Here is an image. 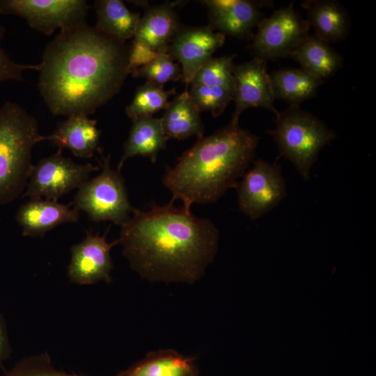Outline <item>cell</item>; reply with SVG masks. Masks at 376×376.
I'll use <instances>...</instances> for the list:
<instances>
[{
	"mask_svg": "<svg viewBox=\"0 0 376 376\" xmlns=\"http://www.w3.org/2000/svg\"><path fill=\"white\" fill-rule=\"evenodd\" d=\"M130 47L86 23L60 31L39 64L38 88L55 116H89L121 89Z\"/></svg>",
	"mask_w": 376,
	"mask_h": 376,
	"instance_id": "cell-1",
	"label": "cell"
},
{
	"mask_svg": "<svg viewBox=\"0 0 376 376\" xmlns=\"http://www.w3.org/2000/svg\"><path fill=\"white\" fill-rule=\"evenodd\" d=\"M173 203L154 204L146 211L133 208L120 226L118 242L132 268L142 277L191 283L214 259L219 230L210 219Z\"/></svg>",
	"mask_w": 376,
	"mask_h": 376,
	"instance_id": "cell-2",
	"label": "cell"
},
{
	"mask_svg": "<svg viewBox=\"0 0 376 376\" xmlns=\"http://www.w3.org/2000/svg\"><path fill=\"white\" fill-rule=\"evenodd\" d=\"M260 137L230 122L207 136L198 139L163 177L172 200H180L190 210L194 203L219 200L235 187L253 162Z\"/></svg>",
	"mask_w": 376,
	"mask_h": 376,
	"instance_id": "cell-3",
	"label": "cell"
},
{
	"mask_svg": "<svg viewBox=\"0 0 376 376\" xmlns=\"http://www.w3.org/2000/svg\"><path fill=\"white\" fill-rule=\"evenodd\" d=\"M45 140L36 118L22 106L8 101L0 107V205L24 192L33 166L32 149Z\"/></svg>",
	"mask_w": 376,
	"mask_h": 376,
	"instance_id": "cell-4",
	"label": "cell"
},
{
	"mask_svg": "<svg viewBox=\"0 0 376 376\" xmlns=\"http://www.w3.org/2000/svg\"><path fill=\"white\" fill-rule=\"evenodd\" d=\"M275 127L268 130L279 153L301 176L308 180L320 151L336 137L335 132L299 105H290L275 115Z\"/></svg>",
	"mask_w": 376,
	"mask_h": 376,
	"instance_id": "cell-5",
	"label": "cell"
},
{
	"mask_svg": "<svg viewBox=\"0 0 376 376\" xmlns=\"http://www.w3.org/2000/svg\"><path fill=\"white\" fill-rule=\"evenodd\" d=\"M110 158L111 155L102 157L100 173L79 188L72 203L93 221H109L121 226L130 218L133 207L124 179L119 171L111 169Z\"/></svg>",
	"mask_w": 376,
	"mask_h": 376,
	"instance_id": "cell-6",
	"label": "cell"
},
{
	"mask_svg": "<svg viewBox=\"0 0 376 376\" xmlns=\"http://www.w3.org/2000/svg\"><path fill=\"white\" fill-rule=\"evenodd\" d=\"M62 151L58 149L54 154L33 165L24 197L57 201L60 197L81 187L89 180L91 173L100 169V166L91 163H75L63 156Z\"/></svg>",
	"mask_w": 376,
	"mask_h": 376,
	"instance_id": "cell-7",
	"label": "cell"
},
{
	"mask_svg": "<svg viewBox=\"0 0 376 376\" xmlns=\"http://www.w3.org/2000/svg\"><path fill=\"white\" fill-rule=\"evenodd\" d=\"M88 9L85 0H0V15L21 17L46 36L86 24Z\"/></svg>",
	"mask_w": 376,
	"mask_h": 376,
	"instance_id": "cell-8",
	"label": "cell"
},
{
	"mask_svg": "<svg viewBox=\"0 0 376 376\" xmlns=\"http://www.w3.org/2000/svg\"><path fill=\"white\" fill-rule=\"evenodd\" d=\"M306 19L294 9L293 4L275 10L257 26L251 48L256 57L274 60L292 56L308 36Z\"/></svg>",
	"mask_w": 376,
	"mask_h": 376,
	"instance_id": "cell-9",
	"label": "cell"
},
{
	"mask_svg": "<svg viewBox=\"0 0 376 376\" xmlns=\"http://www.w3.org/2000/svg\"><path fill=\"white\" fill-rule=\"evenodd\" d=\"M235 188L240 210L251 219L268 213L287 193L281 166L262 159L253 161Z\"/></svg>",
	"mask_w": 376,
	"mask_h": 376,
	"instance_id": "cell-10",
	"label": "cell"
},
{
	"mask_svg": "<svg viewBox=\"0 0 376 376\" xmlns=\"http://www.w3.org/2000/svg\"><path fill=\"white\" fill-rule=\"evenodd\" d=\"M226 36L206 26L181 27L171 41L167 54L181 65L182 81L191 84L197 71L225 42Z\"/></svg>",
	"mask_w": 376,
	"mask_h": 376,
	"instance_id": "cell-11",
	"label": "cell"
},
{
	"mask_svg": "<svg viewBox=\"0 0 376 376\" xmlns=\"http://www.w3.org/2000/svg\"><path fill=\"white\" fill-rule=\"evenodd\" d=\"M234 79L233 97L235 103L231 122L239 123L242 113L249 108L261 107L275 115L279 111L274 107V95L266 61L258 57L233 68Z\"/></svg>",
	"mask_w": 376,
	"mask_h": 376,
	"instance_id": "cell-12",
	"label": "cell"
},
{
	"mask_svg": "<svg viewBox=\"0 0 376 376\" xmlns=\"http://www.w3.org/2000/svg\"><path fill=\"white\" fill-rule=\"evenodd\" d=\"M118 240L108 242L105 235H93L86 233L84 240L72 246L68 276L71 281L79 285H89L100 281L109 282L113 263L111 248Z\"/></svg>",
	"mask_w": 376,
	"mask_h": 376,
	"instance_id": "cell-13",
	"label": "cell"
},
{
	"mask_svg": "<svg viewBox=\"0 0 376 376\" xmlns=\"http://www.w3.org/2000/svg\"><path fill=\"white\" fill-rule=\"evenodd\" d=\"M209 26L224 36L242 39L252 35L253 29L264 18L261 3L248 0H205Z\"/></svg>",
	"mask_w": 376,
	"mask_h": 376,
	"instance_id": "cell-14",
	"label": "cell"
},
{
	"mask_svg": "<svg viewBox=\"0 0 376 376\" xmlns=\"http://www.w3.org/2000/svg\"><path fill=\"white\" fill-rule=\"evenodd\" d=\"M52 200L30 199L22 205L15 220L22 228L23 236H43L49 230L66 223H75L79 219V211Z\"/></svg>",
	"mask_w": 376,
	"mask_h": 376,
	"instance_id": "cell-15",
	"label": "cell"
},
{
	"mask_svg": "<svg viewBox=\"0 0 376 376\" xmlns=\"http://www.w3.org/2000/svg\"><path fill=\"white\" fill-rule=\"evenodd\" d=\"M101 132L97 121L85 114H74L60 123L54 132L46 136L58 150L68 149L76 157L91 158L99 151Z\"/></svg>",
	"mask_w": 376,
	"mask_h": 376,
	"instance_id": "cell-16",
	"label": "cell"
},
{
	"mask_svg": "<svg viewBox=\"0 0 376 376\" xmlns=\"http://www.w3.org/2000/svg\"><path fill=\"white\" fill-rule=\"evenodd\" d=\"M177 2H166L149 7L141 16L134 38L145 42L159 54H166L168 47L182 27L174 8Z\"/></svg>",
	"mask_w": 376,
	"mask_h": 376,
	"instance_id": "cell-17",
	"label": "cell"
},
{
	"mask_svg": "<svg viewBox=\"0 0 376 376\" xmlns=\"http://www.w3.org/2000/svg\"><path fill=\"white\" fill-rule=\"evenodd\" d=\"M307 22L318 37L328 44L344 40L348 35L350 19L346 10L331 0H306L301 3Z\"/></svg>",
	"mask_w": 376,
	"mask_h": 376,
	"instance_id": "cell-18",
	"label": "cell"
},
{
	"mask_svg": "<svg viewBox=\"0 0 376 376\" xmlns=\"http://www.w3.org/2000/svg\"><path fill=\"white\" fill-rule=\"evenodd\" d=\"M132 121L130 134L124 144L123 154L117 166L119 172L125 161L134 156L146 157L155 163L157 155L166 148L169 140L160 118L143 116Z\"/></svg>",
	"mask_w": 376,
	"mask_h": 376,
	"instance_id": "cell-19",
	"label": "cell"
},
{
	"mask_svg": "<svg viewBox=\"0 0 376 376\" xmlns=\"http://www.w3.org/2000/svg\"><path fill=\"white\" fill-rule=\"evenodd\" d=\"M196 359L173 350L148 353L141 360L116 376H198Z\"/></svg>",
	"mask_w": 376,
	"mask_h": 376,
	"instance_id": "cell-20",
	"label": "cell"
},
{
	"mask_svg": "<svg viewBox=\"0 0 376 376\" xmlns=\"http://www.w3.org/2000/svg\"><path fill=\"white\" fill-rule=\"evenodd\" d=\"M200 113L186 89L169 102L160 118L166 136L178 140L193 136L198 139L203 136L204 127Z\"/></svg>",
	"mask_w": 376,
	"mask_h": 376,
	"instance_id": "cell-21",
	"label": "cell"
},
{
	"mask_svg": "<svg viewBox=\"0 0 376 376\" xmlns=\"http://www.w3.org/2000/svg\"><path fill=\"white\" fill-rule=\"evenodd\" d=\"M291 57L301 69L322 80L333 75L341 67L343 60L329 44L314 33L308 35Z\"/></svg>",
	"mask_w": 376,
	"mask_h": 376,
	"instance_id": "cell-22",
	"label": "cell"
},
{
	"mask_svg": "<svg viewBox=\"0 0 376 376\" xmlns=\"http://www.w3.org/2000/svg\"><path fill=\"white\" fill-rule=\"evenodd\" d=\"M100 31L122 42L134 38L141 15L130 11L121 0H96L94 2Z\"/></svg>",
	"mask_w": 376,
	"mask_h": 376,
	"instance_id": "cell-23",
	"label": "cell"
},
{
	"mask_svg": "<svg viewBox=\"0 0 376 376\" xmlns=\"http://www.w3.org/2000/svg\"><path fill=\"white\" fill-rule=\"evenodd\" d=\"M275 99L282 100L290 105L300 103L315 95L323 80L301 68H283L269 75Z\"/></svg>",
	"mask_w": 376,
	"mask_h": 376,
	"instance_id": "cell-24",
	"label": "cell"
},
{
	"mask_svg": "<svg viewBox=\"0 0 376 376\" xmlns=\"http://www.w3.org/2000/svg\"><path fill=\"white\" fill-rule=\"evenodd\" d=\"M175 93V88L165 91L163 86L146 81L136 91L131 103L126 107V115L132 120L152 115L166 109L169 97Z\"/></svg>",
	"mask_w": 376,
	"mask_h": 376,
	"instance_id": "cell-25",
	"label": "cell"
},
{
	"mask_svg": "<svg viewBox=\"0 0 376 376\" xmlns=\"http://www.w3.org/2000/svg\"><path fill=\"white\" fill-rule=\"evenodd\" d=\"M234 57L233 54L212 57L197 71L191 85L220 87L233 94Z\"/></svg>",
	"mask_w": 376,
	"mask_h": 376,
	"instance_id": "cell-26",
	"label": "cell"
},
{
	"mask_svg": "<svg viewBox=\"0 0 376 376\" xmlns=\"http://www.w3.org/2000/svg\"><path fill=\"white\" fill-rule=\"evenodd\" d=\"M134 77L146 78L148 81L162 86L169 81H176L182 77L181 68L178 63L167 54L159 56L148 64L131 73Z\"/></svg>",
	"mask_w": 376,
	"mask_h": 376,
	"instance_id": "cell-27",
	"label": "cell"
},
{
	"mask_svg": "<svg viewBox=\"0 0 376 376\" xmlns=\"http://www.w3.org/2000/svg\"><path fill=\"white\" fill-rule=\"evenodd\" d=\"M188 92L200 111H210L214 117L224 112L233 97L230 91L215 86L191 85Z\"/></svg>",
	"mask_w": 376,
	"mask_h": 376,
	"instance_id": "cell-28",
	"label": "cell"
},
{
	"mask_svg": "<svg viewBox=\"0 0 376 376\" xmlns=\"http://www.w3.org/2000/svg\"><path fill=\"white\" fill-rule=\"evenodd\" d=\"M3 376H84L56 369L47 354L29 357L18 362Z\"/></svg>",
	"mask_w": 376,
	"mask_h": 376,
	"instance_id": "cell-29",
	"label": "cell"
},
{
	"mask_svg": "<svg viewBox=\"0 0 376 376\" xmlns=\"http://www.w3.org/2000/svg\"><path fill=\"white\" fill-rule=\"evenodd\" d=\"M5 28L0 24V82L15 80L22 81L23 72L27 70H39V64L24 65L12 61L1 47Z\"/></svg>",
	"mask_w": 376,
	"mask_h": 376,
	"instance_id": "cell-30",
	"label": "cell"
},
{
	"mask_svg": "<svg viewBox=\"0 0 376 376\" xmlns=\"http://www.w3.org/2000/svg\"><path fill=\"white\" fill-rule=\"evenodd\" d=\"M159 54L143 41L134 38L129 51L128 70L130 74L148 64Z\"/></svg>",
	"mask_w": 376,
	"mask_h": 376,
	"instance_id": "cell-31",
	"label": "cell"
},
{
	"mask_svg": "<svg viewBox=\"0 0 376 376\" xmlns=\"http://www.w3.org/2000/svg\"><path fill=\"white\" fill-rule=\"evenodd\" d=\"M10 352L8 331L6 321L0 312V366L2 362L6 359Z\"/></svg>",
	"mask_w": 376,
	"mask_h": 376,
	"instance_id": "cell-32",
	"label": "cell"
}]
</instances>
